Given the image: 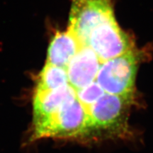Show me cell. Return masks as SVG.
I'll return each instance as SVG.
<instances>
[{
	"label": "cell",
	"mask_w": 153,
	"mask_h": 153,
	"mask_svg": "<svg viewBox=\"0 0 153 153\" xmlns=\"http://www.w3.org/2000/svg\"><path fill=\"white\" fill-rule=\"evenodd\" d=\"M131 97L104 93L87 108L92 128H108L119 124Z\"/></svg>",
	"instance_id": "obj_6"
},
{
	"label": "cell",
	"mask_w": 153,
	"mask_h": 153,
	"mask_svg": "<svg viewBox=\"0 0 153 153\" xmlns=\"http://www.w3.org/2000/svg\"><path fill=\"white\" fill-rule=\"evenodd\" d=\"M101 61L89 46H82L67 66L69 83L75 90L94 82Z\"/></svg>",
	"instance_id": "obj_7"
},
{
	"label": "cell",
	"mask_w": 153,
	"mask_h": 153,
	"mask_svg": "<svg viewBox=\"0 0 153 153\" xmlns=\"http://www.w3.org/2000/svg\"><path fill=\"white\" fill-rule=\"evenodd\" d=\"M82 47V44L70 28L65 31L57 32L48 49L46 63L66 68Z\"/></svg>",
	"instance_id": "obj_8"
},
{
	"label": "cell",
	"mask_w": 153,
	"mask_h": 153,
	"mask_svg": "<svg viewBox=\"0 0 153 153\" xmlns=\"http://www.w3.org/2000/svg\"><path fill=\"white\" fill-rule=\"evenodd\" d=\"M112 16L111 0H72L69 28L87 46L91 30Z\"/></svg>",
	"instance_id": "obj_3"
},
{
	"label": "cell",
	"mask_w": 153,
	"mask_h": 153,
	"mask_svg": "<svg viewBox=\"0 0 153 153\" xmlns=\"http://www.w3.org/2000/svg\"><path fill=\"white\" fill-rule=\"evenodd\" d=\"M68 85L70 83L66 68L46 63L39 74L36 90H55Z\"/></svg>",
	"instance_id": "obj_9"
},
{
	"label": "cell",
	"mask_w": 153,
	"mask_h": 153,
	"mask_svg": "<svg viewBox=\"0 0 153 153\" xmlns=\"http://www.w3.org/2000/svg\"><path fill=\"white\" fill-rule=\"evenodd\" d=\"M76 97V90L70 85L55 90H36L33 99L34 129L46 123Z\"/></svg>",
	"instance_id": "obj_5"
},
{
	"label": "cell",
	"mask_w": 153,
	"mask_h": 153,
	"mask_svg": "<svg viewBox=\"0 0 153 153\" xmlns=\"http://www.w3.org/2000/svg\"><path fill=\"white\" fill-rule=\"evenodd\" d=\"M137 61L131 51L102 62L96 81L105 93L131 97L133 91Z\"/></svg>",
	"instance_id": "obj_2"
},
{
	"label": "cell",
	"mask_w": 153,
	"mask_h": 153,
	"mask_svg": "<svg viewBox=\"0 0 153 153\" xmlns=\"http://www.w3.org/2000/svg\"><path fill=\"white\" fill-rule=\"evenodd\" d=\"M92 128L87 109L77 98L68 103L41 126L34 129L36 138L43 137H74Z\"/></svg>",
	"instance_id": "obj_1"
},
{
	"label": "cell",
	"mask_w": 153,
	"mask_h": 153,
	"mask_svg": "<svg viewBox=\"0 0 153 153\" xmlns=\"http://www.w3.org/2000/svg\"><path fill=\"white\" fill-rule=\"evenodd\" d=\"M87 46L93 50L101 62L120 56L131 51L128 36L112 16L91 30Z\"/></svg>",
	"instance_id": "obj_4"
},
{
	"label": "cell",
	"mask_w": 153,
	"mask_h": 153,
	"mask_svg": "<svg viewBox=\"0 0 153 153\" xmlns=\"http://www.w3.org/2000/svg\"><path fill=\"white\" fill-rule=\"evenodd\" d=\"M105 92L100 85L95 81L76 90V98L86 108L95 103Z\"/></svg>",
	"instance_id": "obj_10"
}]
</instances>
